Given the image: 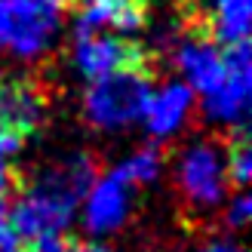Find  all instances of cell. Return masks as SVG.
<instances>
[{"label":"cell","mask_w":252,"mask_h":252,"mask_svg":"<svg viewBox=\"0 0 252 252\" xmlns=\"http://www.w3.org/2000/svg\"><path fill=\"white\" fill-rule=\"evenodd\" d=\"M175 185L191 209H212L228 194V163L224 145L219 142H191L175 160Z\"/></svg>","instance_id":"obj_4"},{"label":"cell","mask_w":252,"mask_h":252,"mask_svg":"<svg viewBox=\"0 0 252 252\" xmlns=\"http://www.w3.org/2000/svg\"><path fill=\"white\" fill-rule=\"evenodd\" d=\"M62 9L40 0H0V53L16 59H40L53 49Z\"/></svg>","instance_id":"obj_3"},{"label":"cell","mask_w":252,"mask_h":252,"mask_svg":"<svg viewBox=\"0 0 252 252\" xmlns=\"http://www.w3.org/2000/svg\"><path fill=\"white\" fill-rule=\"evenodd\" d=\"M62 252H108V249L86 240V243H62Z\"/></svg>","instance_id":"obj_18"},{"label":"cell","mask_w":252,"mask_h":252,"mask_svg":"<svg viewBox=\"0 0 252 252\" xmlns=\"http://www.w3.org/2000/svg\"><path fill=\"white\" fill-rule=\"evenodd\" d=\"M12 197H16V179L6 166H0V221H9Z\"/></svg>","instance_id":"obj_15"},{"label":"cell","mask_w":252,"mask_h":252,"mask_svg":"<svg viewBox=\"0 0 252 252\" xmlns=\"http://www.w3.org/2000/svg\"><path fill=\"white\" fill-rule=\"evenodd\" d=\"M249 93H252V56H249V40H243L224 46V77L209 95H203V114L212 123L240 126L249 111Z\"/></svg>","instance_id":"obj_6"},{"label":"cell","mask_w":252,"mask_h":252,"mask_svg":"<svg viewBox=\"0 0 252 252\" xmlns=\"http://www.w3.org/2000/svg\"><path fill=\"white\" fill-rule=\"evenodd\" d=\"M191 111H194L191 86L185 80H169L160 90H151L142 123H145V129L154 142H166L175 132H182V126L188 123Z\"/></svg>","instance_id":"obj_9"},{"label":"cell","mask_w":252,"mask_h":252,"mask_svg":"<svg viewBox=\"0 0 252 252\" xmlns=\"http://www.w3.org/2000/svg\"><path fill=\"white\" fill-rule=\"evenodd\" d=\"M0 252H28V249H22V246H19V240H16V243H6V246H0Z\"/></svg>","instance_id":"obj_19"},{"label":"cell","mask_w":252,"mask_h":252,"mask_svg":"<svg viewBox=\"0 0 252 252\" xmlns=\"http://www.w3.org/2000/svg\"><path fill=\"white\" fill-rule=\"evenodd\" d=\"M93 179L95 166L86 154H71L56 166L43 169L28 188H22V194L12 197L9 224L16 237L25 243L62 237Z\"/></svg>","instance_id":"obj_1"},{"label":"cell","mask_w":252,"mask_h":252,"mask_svg":"<svg viewBox=\"0 0 252 252\" xmlns=\"http://www.w3.org/2000/svg\"><path fill=\"white\" fill-rule=\"evenodd\" d=\"M200 252H246L237 240H231V237H216V240H209L200 246Z\"/></svg>","instance_id":"obj_17"},{"label":"cell","mask_w":252,"mask_h":252,"mask_svg":"<svg viewBox=\"0 0 252 252\" xmlns=\"http://www.w3.org/2000/svg\"><path fill=\"white\" fill-rule=\"evenodd\" d=\"M249 219H252V200L246 197V191H237L228 200V206H224V224L231 231H243L249 224Z\"/></svg>","instance_id":"obj_14"},{"label":"cell","mask_w":252,"mask_h":252,"mask_svg":"<svg viewBox=\"0 0 252 252\" xmlns=\"http://www.w3.org/2000/svg\"><path fill=\"white\" fill-rule=\"evenodd\" d=\"M71 59L80 77L98 80L105 74L126 71V68H148V53L126 34L114 31H86L77 28L71 46Z\"/></svg>","instance_id":"obj_5"},{"label":"cell","mask_w":252,"mask_h":252,"mask_svg":"<svg viewBox=\"0 0 252 252\" xmlns=\"http://www.w3.org/2000/svg\"><path fill=\"white\" fill-rule=\"evenodd\" d=\"M154 90L151 68H126L90 80V90L83 95V114L95 129L117 132L142 120L148 95Z\"/></svg>","instance_id":"obj_2"},{"label":"cell","mask_w":252,"mask_h":252,"mask_svg":"<svg viewBox=\"0 0 252 252\" xmlns=\"http://www.w3.org/2000/svg\"><path fill=\"white\" fill-rule=\"evenodd\" d=\"M132 191L129 182L111 169L108 175H95L83 194V228L93 237H108L120 231L132 212Z\"/></svg>","instance_id":"obj_7"},{"label":"cell","mask_w":252,"mask_h":252,"mask_svg":"<svg viewBox=\"0 0 252 252\" xmlns=\"http://www.w3.org/2000/svg\"><path fill=\"white\" fill-rule=\"evenodd\" d=\"M114 172L120 175L123 182H129L132 188L154 185L160 179V172H163V154H160L157 145H145V148L132 151L129 157H123Z\"/></svg>","instance_id":"obj_12"},{"label":"cell","mask_w":252,"mask_h":252,"mask_svg":"<svg viewBox=\"0 0 252 252\" xmlns=\"http://www.w3.org/2000/svg\"><path fill=\"white\" fill-rule=\"evenodd\" d=\"M252 28V0H209L206 34L219 46L249 40Z\"/></svg>","instance_id":"obj_11"},{"label":"cell","mask_w":252,"mask_h":252,"mask_svg":"<svg viewBox=\"0 0 252 252\" xmlns=\"http://www.w3.org/2000/svg\"><path fill=\"white\" fill-rule=\"evenodd\" d=\"M19 148H22V135L6 129V126H0V166H6L9 157L16 154Z\"/></svg>","instance_id":"obj_16"},{"label":"cell","mask_w":252,"mask_h":252,"mask_svg":"<svg viewBox=\"0 0 252 252\" xmlns=\"http://www.w3.org/2000/svg\"><path fill=\"white\" fill-rule=\"evenodd\" d=\"M175 65L191 93L203 98L224 77V46H219L206 31L188 34L175 43Z\"/></svg>","instance_id":"obj_8"},{"label":"cell","mask_w":252,"mask_h":252,"mask_svg":"<svg viewBox=\"0 0 252 252\" xmlns=\"http://www.w3.org/2000/svg\"><path fill=\"white\" fill-rule=\"evenodd\" d=\"M224 163H228V179L231 185L243 188L252 179V148H249V138L243 129H237L231 135V142L224 145Z\"/></svg>","instance_id":"obj_13"},{"label":"cell","mask_w":252,"mask_h":252,"mask_svg":"<svg viewBox=\"0 0 252 252\" xmlns=\"http://www.w3.org/2000/svg\"><path fill=\"white\" fill-rule=\"evenodd\" d=\"M46 102L31 80H0V126L19 132L22 138L43 123Z\"/></svg>","instance_id":"obj_10"}]
</instances>
